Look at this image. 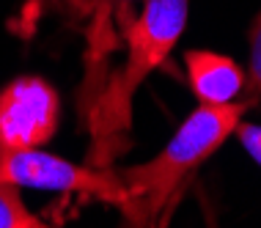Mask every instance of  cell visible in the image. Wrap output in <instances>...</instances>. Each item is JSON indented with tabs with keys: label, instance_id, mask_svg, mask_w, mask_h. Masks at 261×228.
Masks as SVG:
<instances>
[{
	"label": "cell",
	"instance_id": "obj_1",
	"mask_svg": "<svg viewBox=\"0 0 261 228\" xmlns=\"http://www.w3.org/2000/svg\"><path fill=\"white\" fill-rule=\"evenodd\" d=\"M248 105L250 102L198 105L154 160L118 170L124 184L118 212L126 223L168 225L190 176L234 135Z\"/></svg>",
	"mask_w": 261,
	"mask_h": 228
},
{
	"label": "cell",
	"instance_id": "obj_2",
	"mask_svg": "<svg viewBox=\"0 0 261 228\" xmlns=\"http://www.w3.org/2000/svg\"><path fill=\"white\" fill-rule=\"evenodd\" d=\"M187 11L190 0H146L140 17L124 25L126 61L91 108V165L110 168L129 146L135 91L181 39Z\"/></svg>",
	"mask_w": 261,
	"mask_h": 228
},
{
	"label": "cell",
	"instance_id": "obj_3",
	"mask_svg": "<svg viewBox=\"0 0 261 228\" xmlns=\"http://www.w3.org/2000/svg\"><path fill=\"white\" fill-rule=\"evenodd\" d=\"M0 182L14 187L53 190L69 195H91L118 209L124 201V184L116 170L96 165H74L41 148L0 151Z\"/></svg>",
	"mask_w": 261,
	"mask_h": 228
},
{
	"label": "cell",
	"instance_id": "obj_4",
	"mask_svg": "<svg viewBox=\"0 0 261 228\" xmlns=\"http://www.w3.org/2000/svg\"><path fill=\"white\" fill-rule=\"evenodd\" d=\"M58 91L41 77H17L0 91V151L41 148L58 130Z\"/></svg>",
	"mask_w": 261,
	"mask_h": 228
},
{
	"label": "cell",
	"instance_id": "obj_5",
	"mask_svg": "<svg viewBox=\"0 0 261 228\" xmlns=\"http://www.w3.org/2000/svg\"><path fill=\"white\" fill-rule=\"evenodd\" d=\"M190 88L201 105H228L245 91L248 74L237 61L209 49H190L185 55Z\"/></svg>",
	"mask_w": 261,
	"mask_h": 228
},
{
	"label": "cell",
	"instance_id": "obj_6",
	"mask_svg": "<svg viewBox=\"0 0 261 228\" xmlns=\"http://www.w3.org/2000/svg\"><path fill=\"white\" fill-rule=\"evenodd\" d=\"M44 223L28 212L14 184L0 182V228H41Z\"/></svg>",
	"mask_w": 261,
	"mask_h": 228
},
{
	"label": "cell",
	"instance_id": "obj_7",
	"mask_svg": "<svg viewBox=\"0 0 261 228\" xmlns=\"http://www.w3.org/2000/svg\"><path fill=\"white\" fill-rule=\"evenodd\" d=\"M248 94L253 99L261 96V14L250 28V63H248Z\"/></svg>",
	"mask_w": 261,
	"mask_h": 228
},
{
	"label": "cell",
	"instance_id": "obj_8",
	"mask_svg": "<svg viewBox=\"0 0 261 228\" xmlns=\"http://www.w3.org/2000/svg\"><path fill=\"white\" fill-rule=\"evenodd\" d=\"M77 3L83 6V11H88L91 17H94V31H91V36H96V33L108 25V17H110L113 6L126 3V0H77Z\"/></svg>",
	"mask_w": 261,
	"mask_h": 228
},
{
	"label": "cell",
	"instance_id": "obj_9",
	"mask_svg": "<svg viewBox=\"0 0 261 228\" xmlns=\"http://www.w3.org/2000/svg\"><path fill=\"white\" fill-rule=\"evenodd\" d=\"M234 132H237L239 143L248 148V154L261 165V126H256V124H237Z\"/></svg>",
	"mask_w": 261,
	"mask_h": 228
}]
</instances>
